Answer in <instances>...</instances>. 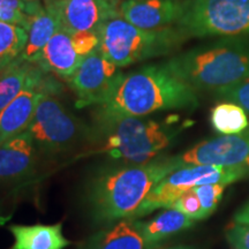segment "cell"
I'll use <instances>...</instances> for the list:
<instances>
[{
    "mask_svg": "<svg viewBox=\"0 0 249 249\" xmlns=\"http://www.w3.org/2000/svg\"><path fill=\"white\" fill-rule=\"evenodd\" d=\"M183 167L178 156L156 157L144 164L112 165L99 169L85 187L87 213L96 225L134 219L151 189Z\"/></svg>",
    "mask_w": 249,
    "mask_h": 249,
    "instance_id": "6da1fadb",
    "label": "cell"
},
{
    "mask_svg": "<svg viewBox=\"0 0 249 249\" xmlns=\"http://www.w3.org/2000/svg\"><path fill=\"white\" fill-rule=\"evenodd\" d=\"M196 90L167 66L148 65L123 76L107 104L96 117H144L158 111L194 108Z\"/></svg>",
    "mask_w": 249,
    "mask_h": 249,
    "instance_id": "7a4b0ae2",
    "label": "cell"
},
{
    "mask_svg": "<svg viewBox=\"0 0 249 249\" xmlns=\"http://www.w3.org/2000/svg\"><path fill=\"white\" fill-rule=\"evenodd\" d=\"M166 65L195 90L216 92L249 77V42L223 39L174 55Z\"/></svg>",
    "mask_w": 249,
    "mask_h": 249,
    "instance_id": "3957f363",
    "label": "cell"
},
{
    "mask_svg": "<svg viewBox=\"0 0 249 249\" xmlns=\"http://www.w3.org/2000/svg\"><path fill=\"white\" fill-rule=\"evenodd\" d=\"M93 154H107L113 160L144 164L155 160L176 138L181 127L144 120L140 117H96Z\"/></svg>",
    "mask_w": 249,
    "mask_h": 249,
    "instance_id": "277c9868",
    "label": "cell"
},
{
    "mask_svg": "<svg viewBox=\"0 0 249 249\" xmlns=\"http://www.w3.org/2000/svg\"><path fill=\"white\" fill-rule=\"evenodd\" d=\"M99 50L118 67L172 53L188 38L178 27L145 30L114 17L99 27Z\"/></svg>",
    "mask_w": 249,
    "mask_h": 249,
    "instance_id": "5b68a950",
    "label": "cell"
},
{
    "mask_svg": "<svg viewBox=\"0 0 249 249\" xmlns=\"http://www.w3.org/2000/svg\"><path fill=\"white\" fill-rule=\"evenodd\" d=\"M36 148L49 155L73 150L85 141L92 142V129L81 123L57 98L45 92L28 127Z\"/></svg>",
    "mask_w": 249,
    "mask_h": 249,
    "instance_id": "8992f818",
    "label": "cell"
},
{
    "mask_svg": "<svg viewBox=\"0 0 249 249\" xmlns=\"http://www.w3.org/2000/svg\"><path fill=\"white\" fill-rule=\"evenodd\" d=\"M177 27L187 37L249 35V0H183Z\"/></svg>",
    "mask_w": 249,
    "mask_h": 249,
    "instance_id": "52a82bcc",
    "label": "cell"
},
{
    "mask_svg": "<svg viewBox=\"0 0 249 249\" xmlns=\"http://www.w3.org/2000/svg\"><path fill=\"white\" fill-rule=\"evenodd\" d=\"M124 74L119 67L97 49L83 59L79 68L68 77V83L76 95L75 107L85 108L107 104L116 91Z\"/></svg>",
    "mask_w": 249,
    "mask_h": 249,
    "instance_id": "ba28073f",
    "label": "cell"
},
{
    "mask_svg": "<svg viewBox=\"0 0 249 249\" xmlns=\"http://www.w3.org/2000/svg\"><path fill=\"white\" fill-rule=\"evenodd\" d=\"M182 166H249V128L240 134L224 135L200 142L178 156Z\"/></svg>",
    "mask_w": 249,
    "mask_h": 249,
    "instance_id": "9c48e42d",
    "label": "cell"
},
{
    "mask_svg": "<svg viewBox=\"0 0 249 249\" xmlns=\"http://www.w3.org/2000/svg\"><path fill=\"white\" fill-rule=\"evenodd\" d=\"M45 92L55 93V88L45 80L44 71L36 66L23 91L0 113V145L26 132Z\"/></svg>",
    "mask_w": 249,
    "mask_h": 249,
    "instance_id": "30bf717a",
    "label": "cell"
},
{
    "mask_svg": "<svg viewBox=\"0 0 249 249\" xmlns=\"http://www.w3.org/2000/svg\"><path fill=\"white\" fill-rule=\"evenodd\" d=\"M219 166L213 165H191L173 171L157 183L149 193L136 211L134 219L154 213L155 210L171 209L182 193L197 186L200 180L216 172Z\"/></svg>",
    "mask_w": 249,
    "mask_h": 249,
    "instance_id": "8fae6325",
    "label": "cell"
},
{
    "mask_svg": "<svg viewBox=\"0 0 249 249\" xmlns=\"http://www.w3.org/2000/svg\"><path fill=\"white\" fill-rule=\"evenodd\" d=\"M61 29L70 34L98 30L107 20L119 17L117 0H53Z\"/></svg>",
    "mask_w": 249,
    "mask_h": 249,
    "instance_id": "7c38bea8",
    "label": "cell"
},
{
    "mask_svg": "<svg viewBox=\"0 0 249 249\" xmlns=\"http://www.w3.org/2000/svg\"><path fill=\"white\" fill-rule=\"evenodd\" d=\"M119 17L145 30L163 29L178 23L183 12L182 0H124Z\"/></svg>",
    "mask_w": 249,
    "mask_h": 249,
    "instance_id": "4fadbf2b",
    "label": "cell"
},
{
    "mask_svg": "<svg viewBox=\"0 0 249 249\" xmlns=\"http://www.w3.org/2000/svg\"><path fill=\"white\" fill-rule=\"evenodd\" d=\"M27 12L30 17L28 40L18 60L36 65L49 40L61 28L60 21L53 0H45L44 6L38 0L27 1Z\"/></svg>",
    "mask_w": 249,
    "mask_h": 249,
    "instance_id": "5bb4252c",
    "label": "cell"
},
{
    "mask_svg": "<svg viewBox=\"0 0 249 249\" xmlns=\"http://www.w3.org/2000/svg\"><path fill=\"white\" fill-rule=\"evenodd\" d=\"M37 148L29 130L0 145V185L23 180L34 172Z\"/></svg>",
    "mask_w": 249,
    "mask_h": 249,
    "instance_id": "9a60e30c",
    "label": "cell"
},
{
    "mask_svg": "<svg viewBox=\"0 0 249 249\" xmlns=\"http://www.w3.org/2000/svg\"><path fill=\"white\" fill-rule=\"evenodd\" d=\"M77 249H158L148 244L140 231L139 222L124 219L102 230L79 245Z\"/></svg>",
    "mask_w": 249,
    "mask_h": 249,
    "instance_id": "2e32d148",
    "label": "cell"
},
{
    "mask_svg": "<svg viewBox=\"0 0 249 249\" xmlns=\"http://www.w3.org/2000/svg\"><path fill=\"white\" fill-rule=\"evenodd\" d=\"M82 61L83 58L80 57L74 48L71 35L60 28L49 40L36 65L42 71H51L68 79Z\"/></svg>",
    "mask_w": 249,
    "mask_h": 249,
    "instance_id": "e0dca14e",
    "label": "cell"
},
{
    "mask_svg": "<svg viewBox=\"0 0 249 249\" xmlns=\"http://www.w3.org/2000/svg\"><path fill=\"white\" fill-rule=\"evenodd\" d=\"M14 244L9 249H64L71 245L62 233V224L11 225Z\"/></svg>",
    "mask_w": 249,
    "mask_h": 249,
    "instance_id": "ac0fdd59",
    "label": "cell"
},
{
    "mask_svg": "<svg viewBox=\"0 0 249 249\" xmlns=\"http://www.w3.org/2000/svg\"><path fill=\"white\" fill-rule=\"evenodd\" d=\"M195 220L176 209H167L149 222H139L142 235L155 247L160 248L161 242L177 233L191 229Z\"/></svg>",
    "mask_w": 249,
    "mask_h": 249,
    "instance_id": "d6986e66",
    "label": "cell"
},
{
    "mask_svg": "<svg viewBox=\"0 0 249 249\" xmlns=\"http://www.w3.org/2000/svg\"><path fill=\"white\" fill-rule=\"evenodd\" d=\"M36 66L18 59L0 71V113L23 91Z\"/></svg>",
    "mask_w": 249,
    "mask_h": 249,
    "instance_id": "ffe728a7",
    "label": "cell"
},
{
    "mask_svg": "<svg viewBox=\"0 0 249 249\" xmlns=\"http://www.w3.org/2000/svg\"><path fill=\"white\" fill-rule=\"evenodd\" d=\"M210 121L213 129L224 135L240 134L249 127L245 108L232 102L216 105L211 111Z\"/></svg>",
    "mask_w": 249,
    "mask_h": 249,
    "instance_id": "44dd1931",
    "label": "cell"
},
{
    "mask_svg": "<svg viewBox=\"0 0 249 249\" xmlns=\"http://www.w3.org/2000/svg\"><path fill=\"white\" fill-rule=\"evenodd\" d=\"M28 40L26 28L0 22V71L20 58Z\"/></svg>",
    "mask_w": 249,
    "mask_h": 249,
    "instance_id": "7402d4cb",
    "label": "cell"
},
{
    "mask_svg": "<svg viewBox=\"0 0 249 249\" xmlns=\"http://www.w3.org/2000/svg\"><path fill=\"white\" fill-rule=\"evenodd\" d=\"M0 22L17 24L28 31L30 17L24 0H0Z\"/></svg>",
    "mask_w": 249,
    "mask_h": 249,
    "instance_id": "603a6c76",
    "label": "cell"
},
{
    "mask_svg": "<svg viewBox=\"0 0 249 249\" xmlns=\"http://www.w3.org/2000/svg\"><path fill=\"white\" fill-rule=\"evenodd\" d=\"M226 185H203L194 187V191L200 198L202 207V219L211 216L216 211L222 200Z\"/></svg>",
    "mask_w": 249,
    "mask_h": 249,
    "instance_id": "cb8c5ba5",
    "label": "cell"
},
{
    "mask_svg": "<svg viewBox=\"0 0 249 249\" xmlns=\"http://www.w3.org/2000/svg\"><path fill=\"white\" fill-rule=\"evenodd\" d=\"M171 209H176L194 220H202V207L200 198L194 188L188 189L179 196Z\"/></svg>",
    "mask_w": 249,
    "mask_h": 249,
    "instance_id": "d4e9b609",
    "label": "cell"
},
{
    "mask_svg": "<svg viewBox=\"0 0 249 249\" xmlns=\"http://www.w3.org/2000/svg\"><path fill=\"white\" fill-rule=\"evenodd\" d=\"M216 93L219 97L235 103L249 112V77L233 86L217 90Z\"/></svg>",
    "mask_w": 249,
    "mask_h": 249,
    "instance_id": "484cf974",
    "label": "cell"
},
{
    "mask_svg": "<svg viewBox=\"0 0 249 249\" xmlns=\"http://www.w3.org/2000/svg\"><path fill=\"white\" fill-rule=\"evenodd\" d=\"M74 48L80 57L85 59L99 48V35L97 30L81 31V33L71 34Z\"/></svg>",
    "mask_w": 249,
    "mask_h": 249,
    "instance_id": "4316f807",
    "label": "cell"
},
{
    "mask_svg": "<svg viewBox=\"0 0 249 249\" xmlns=\"http://www.w3.org/2000/svg\"><path fill=\"white\" fill-rule=\"evenodd\" d=\"M226 238L234 249H249V225L233 222L227 229Z\"/></svg>",
    "mask_w": 249,
    "mask_h": 249,
    "instance_id": "83f0119b",
    "label": "cell"
},
{
    "mask_svg": "<svg viewBox=\"0 0 249 249\" xmlns=\"http://www.w3.org/2000/svg\"><path fill=\"white\" fill-rule=\"evenodd\" d=\"M234 222L248 224L249 225V202L236 213L234 217Z\"/></svg>",
    "mask_w": 249,
    "mask_h": 249,
    "instance_id": "f1b7e54d",
    "label": "cell"
},
{
    "mask_svg": "<svg viewBox=\"0 0 249 249\" xmlns=\"http://www.w3.org/2000/svg\"><path fill=\"white\" fill-rule=\"evenodd\" d=\"M12 214H5L1 208H0V226H4L8 220H11Z\"/></svg>",
    "mask_w": 249,
    "mask_h": 249,
    "instance_id": "f546056e",
    "label": "cell"
},
{
    "mask_svg": "<svg viewBox=\"0 0 249 249\" xmlns=\"http://www.w3.org/2000/svg\"><path fill=\"white\" fill-rule=\"evenodd\" d=\"M167 249H201V248L198 247V246H194V245H178Z\"/></svg>",
    "mask_w": 249,
    "mask_h": 249,
    "instance_id": "4dcf8cb0",
    "label": "cell"
},
{
    "mask_svg": "<svg viewBox=\"0 0 249 249\" xmlns=\"http://www.w3.org/2000/svg\"><path fill=\"white\" fill-rule=\"evenodd\" d=\"M24 1H35V0H24Z\"/></svg>",
    "mask_w": 249,
    "mask_h": 249,
    "instance_id": "1f68e13d",
    "label": "cell"
}]
</instances>
